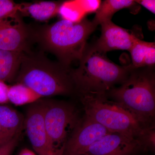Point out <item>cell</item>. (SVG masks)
Instances as JSON below:
<instances>
[{"label": "cell", "instance_id": "1", "mask_svg": "<svg viewBox=\"0 0 155 155\" xmlns=\"http://www.w3.org/2000/svg\"><path fill=\"white\" fill-rule=\"evenodd\" d=\"M97 27L86 18L76 21L63 19L31 31V38L54 55L61 65L70 68L73 62L80 60L87 39Z\"/></svg>", "mask_w": 155, "mask_h": 155}, {"label": "cell", "instance_id": "2", "mask_svg": "<svg viewBox=\"0 0 155 155\" xmlns=\"http://www.w3.org/2000/svg\"><path fill=\"white\" fill-rule=\"evenodd\" d=\"M107 95L143 127L155 126V67H133L126 79Z\"/></svg>", "mask_w": 155, "mask_h": 155}, {"label": "cell", "instance_id": "3", "mask_svg": "<svg viewBox=\"0 0 155 155\" xmlns=\"http://www.w3.org/2000/svg\"><path fill=\"white\" fill-rule=\"evenodd\" d=\"M78 68L71 75L77 95L107 94L127 78L133 66H119L109 59L106 54L87 44Z\"/></svg>", "mask_w": 155, "mask_h": 155}, {"label": "cell", "instance_id": "4", "mask_svg": "<svg viewBox=\"0 0 155 155\" xmlns=\"http://www.w3.org/2000/svg\"><path fill=\"white\" fill-rule=\"evenodd\" d=\"M71 69L50 61L42 54L28 51L22 54L16 81L42 97L69 95L75 93Z\"/></svg>", "mask_w": 155, "mask_h": 155}, {"label": "cell", "instance_id": "5", "mask_svg": "<svg viewBox=\"0 0 155 155\" xmlns=\"http://www.w3.org/2000/svg\"><path fill=\"white\" fill-rule=\"evenodd\" d=\"M78 95L84 114L110 132L123 134L137 139L141 133L144 127L107 94L90 93Z\"/></svg>", "mask_w": 155, "mask_h": 155}, {"label": "cell", "instance_id": "6", "mask_svg": "<svg viewBox=\"0 0 155 155\" xmlns=\"http://www.w3.org/2000/svg\"><path fill=\"white\" fill-rule=\"evenodd\" d=\"M46 131L53 146L65 151V147L82 117L73 104L56 100L41 101Z\"/></svg>", "mask_w": 155, "mask_h": 155}, {"label": "cell", "instance_id": "7", "mask_svg": "<svg viewBox=\"0 0 155 155\" xmlns=\"http://www.w3.org/2000/svg\"><path fill=\"white\" fill-rule=\"evenodd\" d=\"M24 125L28 139L37 155H64V151L54 147L47 133L40 100L33 103L28 108Z\"/></svg>", "mask_w": 155, "mask_h": 155}, {"label": "cell", "instance_id": "8", "mask_svg": "<svg viewBox=\"0 0 155 155\" xmlns=\"http://www.w3.org/2000/svg\"><path fill=\"white\" fill-rule=\"evenodd\" d=\"M31 38V31L19 13L0 19V50L27 52Z\"/></svg>", "mask_w": 155, "mask_h": 155}, {"label": "cell", "instance_id": "9", "mask_svg": "<svg viewBox=\"0 0 155 155\" xmlns=\"http://www.w3.org/2000/svg\"><path fill=\"white\" fill-rule=\"evenodd\" d=\"M110 133L103 125L84 114L66 144L64 155L84 153L91 146Z\"/></svg>", "mask_w": 155, "mask_h": 155}, {"label": "cell", "instance_id": "10", "mask_svg": "<svg viewBox=\"0 0 155 155\" xmlns=\"http://www.w3.org/2000/svg\"><path fill=\"white\" fill-rule=\"evenodd\" d=\"M142 150L136 138L119 133L104 136L85 151L89 155H131Z\"/></svg>", "mask_w": 155, "mask_h": 155}, {"label": "cell", "instance_id": "11", "mask_svg": "<svg viewBox=\"0 0 155 155\" xmlns=\"http://www.w3.org/2000/svg\"><path fill=\"white\" fill-rule=\"evenodd\" d=\"M101 32L93 47L104 53L114 50L129 51L137 38L128 30L116 25L112 20L101 24Z\"/></svg>", "mask_w": 155, "mask_h": 155}, {"label": "cell", "instance_id": "12", "mask_svg": "<svg viewBox=\"0 0 155 155\" xmlns=\"http://www.w3.org/2000/svg\"><path fill=\"white\" fill-rule=\"evenodd\" d=\"M23 116L16 110L0 105V146L11 140L24 125Z\"/></svg>", "mask_w": 155, "mask_h": 155}, {"label": "cell", "instance_id": "13", "mask_svg": "<svg viewBox=\"0 0 155 155\" xmlns=\"http://www.w3.org/2000/svg\"><path fill=\"white\" fill-rule=\"evenodd\" d=\"M64 2L41 1L21 3L18 13L39 21H45L59 14Z\"/></svg>", "mask_w": 155, "mask_h": 155}, {"label": "cell", "instance_id": "14", "mask_svg": "<svg viewBox=\"0 0 155 155\" xmlns=\"http://www.w3.org/2000/svg\"><path fill=\"white\" fill-rule=\"evenodd\" d=\"M134 68L155 67V43L137 38L129 51Z\"/></svg>", "mask_w": 155, "mask_h": 155}, {"label": "cell", "instance_id": "15", "mask_svg": "<svg viewBox=\"0 0 155 155\" xmlns=\"http://www.w3.org/2000/svg\"><path fill=\"white\" fill-rule=\"evenodd\" d=\"M138 5L132 0H104L100 3L92 22L96 26L103 22L111 20L114 14L123 9L133 8Z\"/></svg>", "mask_w": 155, "mask_h": 155}, {"label": "cell", "instance_id": "16", "mask_svg": "<svg viewBox=\"0 0 155 155\" xmlns=\"http://www.w3.org/2000/svg\"><path fill=\"white\" fill-rule=\"evenodd\" d=\"M23 53L0 50V81L6 83L16 78Z\"/></svg>", "mask_w": 155, "mask_h": 155}, {"label": "cell", "instance_id": "17", "mask_svg": "<svg viewBox=\"0 0 155 155\" xmlns=\"http://www.w3.org/2000/svg\"><path fill=\"white\" fill-rule=\"evenodd\" d=\"M42 97L32 89L20 83L9 85L8 98L9 102L16 106H22L33 104Z\"/></svg>", "mask_w": 155, "mask_h": 155}, {"label": "cell", "instance_id": "18", "mask_svg": "<svg viewBox=\"0 0 155 155\" xmlns=\"http://www.w3.org/2000/svg\"><path fill=\"white\" fill-rule=\"evenodd\" d=\"M137 140L143 150L154 151L155 149V126L144 127Z\"/></svg>", "mask_w": 155, "mask_h": 155}, {"label": "cell", "instance_id": "19", "mask_svg": "<svg viewBox=\"0 0 155 155\" xmlns=\"http://www.w3.org/2000/svg\"><path fill=\"white\" fill-rule=\"evenodd\" d=\"M20 6L12 0H0V19L18 13Z\"/></svg>", "mask_w": 155, "mask_h": 155}, {"label": "cell", "instance_id": "20", "mask_svg": "<svg viewBox=\"0 0 155 155\" xmlns=\"http://www.w3.org/2000/svg\"><path fill=\"white\" fill-rule=\"evenodd\" d=\"M22 130L18 132L11 140L0 146V155H12L19 142Z\"/></svg>", "mask_w": 155, "mask_h": 155}, {"label": "cell", "instance_id": "21", "mask_svg": "<svg viewBox=\"0 0 155 155\" xmlns=\"http://www.w3.org/2000/svg\"><path fill=\"white\" fill-rule=\"evenodd\" d=\"M9 85L0 81V105H5L9 102L8 98Z\"/></svg>", "mask_w": 155, "mask_h": 155}, {"label": "cell", "instance_id": "22", "mask_svg": "<svg viewBox=\"0 0 155 155\" xmlns=\"http://www.w3.org/2000/svg\"><path fill=\"white\" fill-rule=\"evenodd\" d=\"M136 2L138 5L144 7L153 14H155V1L154 0H137Z\"/></svg>", "mask_w": 155, "mask_h": 155}, {"label": "cell", "instance_id": "23", "mask_svg": "<svg viewBox=\"0 0 155 155\" xmlns=\"http://www.w3.org/2000/svg\"><path fill=\"white\" fill-rule=\"evenodd\" d=\"M18 155H37L34 152L27 148H24L21 150Z\"/></svg>", "mask_w": 155, "mask_h": 155}, {"label": "cell", "instance_id": "24", "mask_svg": "<svg viewBox=\"0 0 155 155\" xmlns=\"http://www.w3.org/2000/svg\"><path fill=\"white\" fill-rule=\"evenodd\" d=\"M78 155H89L87 153H84Z\"/></svg>", "mask_w": 155, "mask_h": 155}, {"label": "cell", "instance_id": "25", "mask_svg": "<svg viewBox=\"0 0 155 155\" xmlns=\"http://www.w3.org/2000/svg\"><path fill=\"white\" fill-rule=\"evenodd\" d=\"M137 155V154H134V155Z\"/></svg>", "mask_w": 155, "mask_h": 155}]
</instances>
